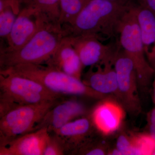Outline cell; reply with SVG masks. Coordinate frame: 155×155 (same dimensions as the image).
I'll use <instances>...</instances> for the list:
<instances>
[{
	"mask_svg": "<svg viewBox=\"0 0 155 155\" xmlns=\"http://www.w3.org/2000/svg\"><path fill=\"white\" fill-rule=\"evenodd\" d=\"M22 2L25 7L34 9L45 22L60 24V0H20V4Z\"/></svg>",
	"mask_w": 155,
	"mask_h": 155,
	"instance_id": "obj_17",
	"label": "cell"
},
{
	"mask_svg": "<svg viewBox=\"0 0 155 155\" xmlns=\"http://www.w3.org/2000/svg\"><path fill=\"white\" fill-rule=\"evenodd\" d=\"M145 52L152 66L155 59V13L143 6L134 5Z\"/></svg>",
	"mask_w": 155,
	"mask_h": 155,
	"instance_id": "obj_14",
	"label": "cell"
},
{
	"mask_svg": "<svg viewBox=\"0 0 155 155\" xmlns=\"http://www.w3.org/2000/svg\"><path fill=\"white\" fill-rule=\"evenodd\" d=\"M131 4L124 0H90L74 23L64 27L67 36L94 35L103 38L118 34L123 17Z\"/></svg>",
	"mask_w": 155,
	"mask_h": 155,
	"instance_id": "obj_1",
	"label": "cell"
},
{
	"mask_svg": "<svg viewBox=\"0 0 155 155\" xmlns=\"http://www.w3.org/2000/svg\"><path fill=\"white\" fill-rule=\"evenodd\" d=\"M95 125L103 133H111L116 130L123 118L122 109L112 102H105L98 106L94 112Z\"/></svg>",
	"mask_w": 155,
	"mask_h": 155,
	"instance_id": "obj_16",
	"label": "cell"
},
{
	"mask_svg": "<svg viewBox=\"0 0 155 155\" xmlns=\"http://www.w3.org/2000/svg\"><path fill=\"white\" fill-rule=\"evenodd\" d=\"M150 134L155 140V108L150 115Z\"/></svg>",
	"mask_w": 155,
	"mask_h": 155,
	"instance_id": "obj_23",
	"label": "cell"
},
{
	"mask_svg": "<svg viewBox=\"0 0 155 155\" xmlns=\"http://www.w3.org/2000/svg\"><path fill=\"white\" fill-rule=\"evenodd\" d=\"M68 36L83 67H91L100 64L114 56L118 48L104 45L99 37L94 35Z\"/></svg>",
	"mask_w": 155,
	"mask_h": 155,
	"instance_id": "obj_8",
	"label": "cell"
},
{
	"mask_svg": "<svg viewBox=\"0 0 155 155\" xmlns=\"http://www.w3.org/2000/svg\"><path fill=\"white\" fill-rule=\"evenodd\" d=\"M154 98L155 101V78H154Z\"/></svg>",
	"mask_w": 155,
	"mask_h": 155,
	"instance_id": "obj_28",
	"label": "cell"
},
{
	"mask_svg": "<svg viewBox=\"0 0 155 155\" xmlns=\"http://www.w3.org/2000/svg\"><path fill=\"white\" fill-rule=\"evenodd\" d=\"M115 56L91 67L84 83L102 95L117 91V76L114 67Z\"/></svg>",
	"mask_w": 155,
	"mask_h": 155,
	"instance_id": "obj_11",
	"label": "cell"
},
{
	"mask_svg": "<svg viewBox=\"0 0 155 155\" xmlns=\"http://www.w3.org/2000/svg\"><path fill=\"white\" fill-rule=\"evenodd\" d=\"M7 69L35 80L49 90L62 95H83L94 98H99L102 96L81 79L45 64H20Z\"/></svg>",
	"mask_w": 155,
	"mask_h": 155,
	"instance_id": "obj_4",
	"label": "cell"
},
{
	"mask_svg": "<svg viewBox=\"0 0 155 155\" xmlns=\"http://www.w3.org/2000/svg\"><path fill=\"white\" fill-rule=\"evenodd\" d=\"M58 102L59 100L17 106L0 117V145L35 131L47 113Z\"/></svg>",
	"mask_w": 155,
	"mask_h": 155,
	"instance_id": "obj_6",
	"label": "cell"
},
{
	"mask_svg": "<svg viewBox=\"0 0 155 155\" xmlns=\"http://www.w3.org/2000/svg\"><path fill=\"white\" fill-rule=\"evenodd\" d=\"M83 106L75 101L67 100L58 102L48 112L35 130L45 127L50 133H54L62 126L84 113Z\"/></svg>",
	"mask_w": 155,
	"mask_h": 155,
	"instance_id": "obj_12",
	"label": "cell"
},
{
	"mask_svg": "<svg viewBox=\"0 0 155 155\" xmlns=\"http://www.w3.org/2000/svg\"><path fill=\"white\" fill-rule=\"evenodd\" d=\"M44 64L81 79L83 65L68 36L63 39L55 52Z\"/></svg>",
	"mask_w": 155,
	"mask_h": 155,
	"instance_id": "obj_13",
	"label": "cell"
},
{
	"mask_svg": "<svg viewBox=\"0 0 155 155\" xmlns=\"http://www.w3.org/2000/svg\"><path fill=\"white\" fill-rule=\"evenodd\" d=\"M44 21L34 9L25 7L20 10L7 38L8 46L5 49H19L33 37Z\"/></svg>",
	"mask_w": 155,
	"mask_h": 155,
	"instance_id": "obj_9",
	"label": "cell"
},
{
	"mask_svg": "<svg viewBox=\"0 0 155 155\" xmlns=\"http://www.w3.org/2000/svg\"><path fill=\"white\" fill-rule=\"evenodd\" d=\"M14 13L17 15L20 12V0H10Z\"/></svg>",
	"mask_w": 155,
	"mask_h": 155,
	"instance_id": "obj_26",
	"label": "cell"
},
{
	"mask_svg": "<svg viewBox=\"0 0 155 155\" xmlns=\"http://www.w3.org/2000/svg\"><path fill=\"white\" fill-rule=\"evenodd\" d=\"M90 0H60L59 23L63 27L72 25Z\"/></svg>",
	"mask_w": 155,
	"mask_h": 155,
	"instance_id": "obj_18",
	"label": "cell"
},
{
	"mask_svg": "<svg viewBox=\"0 0 155 155\" xmlns=\"http://www.w3.org/2000/svg\"><path fill=\"white\" fill-rule=\"evenodd\" d=\"M17 15L11 6L0 11V36L7 39L11 32Z\"/></svg>",
	"mask_w": 155,
	"mask_h": 155,
	"instance_id": "obj_20",
	"label": "cell"
},
{
	"mask_svg": "<svg viewBox=\"0 0 155 155\" xmlns=\"http://www.w3.org/2000/svg\"><path fill=\"white\" fill-rule=\"evenodd\" d=\"M66 149L63 143L55 134L50 136L43 152V155L65 154Z\"/></svg>",
	"mask_w": 155,
	"mask_h": 155,
	"instance_id": "obj_21",
	"label": "cell"
},
{
	"mask_svg": "<svg viewBox=\"0 0 155 155\" xmlns=\"http://www.w3.org/2000/svg\"><path fill=\"white\" fill-rule=\"evenodd\" d=\"M66 36V31L61 25L43 21L33 37L22 48L13 51L1 50V69L20 64H44Z\"/></svg>",
	"mask_w": 155,
	"mask_h": 155,
	"instance_id": "obj_2",
	"label": "cell"
},
{
	"mask_svg": "<svg viewBox=\"0 0 155 155\" xmlns=\"http://www.w3.org/2000/svg\"><path fill=\"white\" fill-rule=\"evenodd\" d=\"M153 155H155V150L154 152V153H153Z\"/></svg>",
	"mask_w": 155,
	"mask_h": 155,
	"instance_id": "obj_29",
	"label": "cell"
},
{
	"mask_svg": "<svg viewBox=\"0 0 155 155\" xmlns=\"http://www.w3.org/2000/svg\"><path fill=\"white\" fill-rule=\"evenodd\" d=\"M84 154L87 155H104L105 152L102 149L99 148H94L87 151Z\"/></svg>",
	"mask_w": 155,
	"mask_h": 155,
	"instance_id": "obj_25",
	"label": "cell"
},
{
	"mask_svg": "<svg viewBox=\"0 0 155 155\" xmlns=\"http://www.w3.org/2000/svg\"><path fill=\"white\" fill-rule=\"evenodd\" d=\"M132 144V155H153L155 150V140L150 134L137 138Z\"/></svg>",
	"mask_w": 155,
	"mask_h": 155,
	"instance_id": "obj_19",
	"label": "cell"
},
{
	"mask_svg": "<svg viewBox=\"0 0 155 155\" xmlns=\"http://www.w3.org/2000/svg\"><path fill=\"white\" fill-rule=\"evenodd\" d=\"M117 149L121 155H130L133 144L132 142L124 135L120 136L117 140Z\"/></svg>",
	"mask_w": 155,
	"mask_h": 155,
	"instance_id": "obj_22",
	"label": "cell"
},
{
	"mask_svg": "<svg viewBox=\"0 0 155 155\" xmlns=\"http://www.w3.org/2000/svg\"><path fill=\"white\" fill-rule=\"evenodd\" d=\"M50 136L45 127L26 134L0 145V155H43Z\"/></svg>",
	"mask_w": 155,
	"mask_h": 155,
	"instance_id": "obj_10",
	"label": "cell"
},
{
	"mask_svg": "<svg viewBox=\"0 0 155 155\" xmlns=\"http://www.w3.org/2000/svg\"><path fill=\"white\" fill-rule=\"evenodd\" d=\"M0 117L17 106L58 101L63 97L9 69L0 70Z\"/></svg>",
	"mask_w": 155,
	"mask_h": 155,
	"instance_id": "obj_3",
	"label": "cell"
},
{
	"mask_svg": "<svg viewBox=\"0 0 155 155\" xmlns=\"http://www.w3.org/2000/svg\"><path fill=\"white\" fill-rule=\"evenodd\" d=\"M139 5L150 9L155 13V0H138Z\"/></svg>",
	"mask_w": 155,
	"mask_h": 155,
	"instance_id": "obj_24",
	"label": "cell"
},
{
	"mask_svg": "<svg viewBox=\"0 0 155 155\" xmlns=\"http://www.w3.org/2000/svg\"><path fill=\"white\" fill-rule=\"evenodd\" d=\"M153 68H154V70H155V76H154V78H155V59L153 63Z\"/></svg>",
	"mask_w": 155,
	"mask_h": 155,
	"instance_id": "obj_27",
	"label": "cell"
},
{
	"mask_svg": "<svg viewBox=\"0 0 155 155\" xmlns=\"http://www.w3.org/2000/svg\"><path fill=\"white\" fill-rule=\"evenodd\" d=\"M90 128L89 120L86 118H81L68 122L53 134L61 140L67 153L71 151H74Z\"/></svg>",
	"mask_w": 155,
	"mask_h": 155,
	"instance_id": "obj_15",
	"label": "cell"
},
{
	"mask_svg": "<svg viewBox=\"0 0 155 155\" xmlns=\"http://www.w3.org/2000/svg\"><path fill=\"white\" fill-rule=\"evenodd\" d=\"M117 76L118 91L123 101L128 107H137L138 86L137 77L133 61L119 46L114 59Z\"/></svg>",
	"mask_w": 155,
	"mask_h": 155,
	"instance_id": "obj_7",
	"label": "cell"
},
{
	"mask_svg": "<svg viewBox=\"0 0 155 155\" xmlns=\"http://www.w3.org/2000/svg\"><path fill=\"white\" fill-rule=\"evenodd\" d=\"M117 35L119 46L133 61L138 85L146 88L155 76V70L145 52L134 5L131 4L123 17Z\"/></svg>",
	"mask_w": 155,
	"mask_h": 155,
	"instance_id": "obj_5",
	"label": "cell"
}]
</instances>
